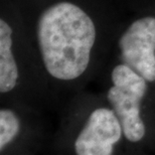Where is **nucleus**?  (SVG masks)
<instances>
[{"label": "nucleus", "instance_id": "obj_3", "mask_svg": "<svg viewBox=\"0 0 155 155\" xmlns=\"http://www.w3.org/2000/svg\"><path fill=\"white\" fill-rule=\"evenodd\" d=\"M123 63L147 81L155 83V15L133 20L118 39Z\"/></svg>", "mask_w": 155, "mask_h": 155}, {"label": "nucleus", "instance_id": "obj_2", "mask_svg": "<svg viewBox=\"0 0 155 155\" xmlns=\"http://www.w3.org/2000/svg\"><path fill=\"white\" fill-rule=\"evenodd\" d=\"M110 78L112 86L107 92L109 104L120 121L126 140L130 143H139L146 136L141 106L149 84L124 63L113 68Z\"/></svg>", "mask_w": 155, "mask_h": 155}, {"label": "nucleus", "instance_id": "obj_4", "mask_svg": "<svg viewBox=\"0 0 155 155\" xmlns=\"http://www.w3.org/2000/svg\"><path fill=\"white\" fill-rule=\"evenodd\" d=\"M123 134L121 123L112 108L92 111L78 134L74 148L78 155H111Z\"/></svg>", "mask_w": 155, "mask_h": 155}, {"label": "nucleus", "instance_id": "obj_1", "mask_svg": "<svg viewBox=\"0 0 155 155\" xmlns=\"http://www.w3.org/2000/svg\"><path fill=\"white\" fill-rule=\"evenodd\" d=\"M97 30L85 8L71 0H60L43 9L35 33L48 76L60 82H73L85 75L92 61Z\"/></svg>", "mask_w": 155, "mask_h": 155}, {"label": "nucleus", "instance_id": "obj_6", "mask_svg": "<svg viewBox=\"0 0 155 155\" xmlns=\"http://www.w3.org/2000/svg\"><path fill=\"white\" fill-rule=\"evenodd\" d=\"M20 120L12 110H0V151L13 142L20 133Z\"/></svg>", "mask_w": 155, "mask_h": 155}, {"label": "nucleus", "instance_id": "obj_5", "mask_svg": "<svg viewBox=\"0 0 155 155\" xmlns=\"http://www.w3.org/2000/svg\"><path fill=\"white\" fill-rule=\"evenodd\" d=\"M13 29L5 19H0V93L8 94L17 85L19 71L13 51Z\"/></svg>", "mask_w": 155, "mask_h": 155}]
</instances>
